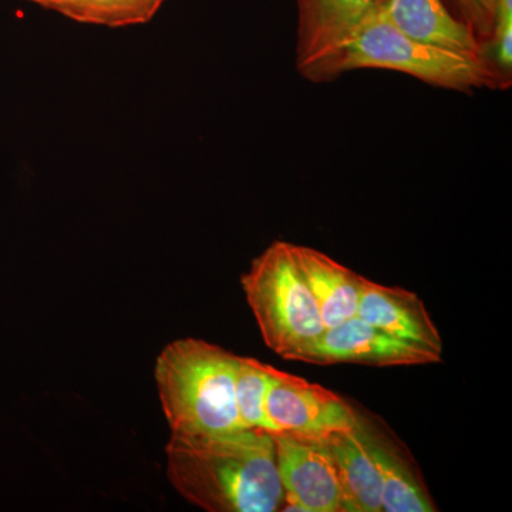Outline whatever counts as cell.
Wrapping results in <instances>:
<instances>
[{"label": "cell", "mask_w": 512, "mask_h": 512, "mask_svg": "<svg viewBox=\"0 0 512 512\" xmlns=\"http://www.w3.org/2000/svg\"><path fill=\"white\" fill-rule=\"evenodd\" d=\"M167 476L208 512H274L284 504L274 436L264 429L180 436L165 447Z\"/></svg>", "instance_id": "obj_1"}, {"label": "cell", "mask_w": 512, "mask_h": 512, "mask_svg": "<svg viewBox=\"0 0 512 512\" xmlns=\"http://www.w3.org/2000/svg\"><path fill=\"white\" fill-rule=\"evenodd\" d=\"M356 69L392 70L421 82L451 90L498 89L503 76L487 57L460 55L417 42L404 35L375 10L325 59L302 74L312 82L335 79Z\"/></svg>", "instance_id": "obj_2"}, {"label": "cell", "mask_w": 512, "mask_h": 512, "mask_svg": "<svg viewBox=\"0 0 512 512\" xmlns=\"http://www.w3.org/2000/svg\"><path fill=\"white\" fill-rule=\"evenodd\" d=\"M237 362L234 353L201 339H178L165 346L154 376L171 434L244 429L235 403Z\"/></svg>", "instance_id": "obj_3"}, {"label": "cell", "mask_w": 512, "mask_h": 512, "mask_svg": "<svg viewBox=\"0 0 512 512\" xmlns=\"http://www.w3.org/2000/svg\"><path fill=\"white\" fill-rule=\"evenodd\" d=\"M241 284L265 345L282 359L289 360L325 332L318 303L296 268L288 242L265 249L242 275Z\"/></svg>", "instance_id": "obj_4"}, {"label": "cell", "mask_w": 512, "mask_h": 512, "mask_svg": "<svg viewBox=\"0 0 512 512\" xmlns=\"http://www.w3.org/2000/svg\"><path fill=\"white\" fill-rule=\"evenodd\" d=\"M264 414L269 433L311 441L353 430L362 420L338 394L275 367L265 394Z\"/></svg>", "instance_id": "obj_5"}, {"label": "cell", "mask_w": 512, "mask_h": 512, "mask_svg": "<svg viewBox=\"0 0 512 512\" xmlns=\"http://www.w3.org/2000/svg\"><path fill=\"white\" fill-rule=\"evenodd\" d=\"M289 360L336 365L355 363L367 366H419L441 362V355L416 343L396 338L353 316L326 328L308 348L293 353Z\"/></svg>", "instance_id": "obj_6"}, {"label": "cell", "mask_w": 512, "mask_h": 512, "mask_svg": "<svg viewBox=\"0 0 512 512\" xmlns=\"http://www.w3.org/2000/svg\"><path fill=\"white\" fill-rule=\"evenodd\" d=\"M272 436L285 493L281 511L349 512L335 463L320 441Z\"/></svg>", "instance_id": "obj_7"}, {"label": "cell", "mask_w": 512, "mask_h": 512, "mask_svg": "<svg viewBox=\"0 0 512 512\" xmlns=\"http://www.w3.org/2000/svg\"><path fill=\"white\" fill-rule=\"evenodd\" d=\"M379 0H296L299 72L325 59L369 16Z\"/></svg>", "instance_id": "obj_8"}, {"label": "cell", "mask_w": 512, "mask_h": 512, "mask_svg": "<svg viewBox=\"0 0 512 512\" xmlns=\"http://www.w3.org/2000/svg\"><path fill=\"white\" fill-rule=\"evenodd\" d=\"M357 316L389 335L443 353V340L419 296L407 289L363 279Z\"/></svg>", "instance_id": "obj_9"}, {"label": "cell", "mask_w": 512, "mask_h": 512, "mask_svg": "<svg viewBox=\"0 0 512 512\" xmlns=\"http://www.w3.org/2000/svg\"><path fill=\"white\" fill-rule=\"evenodd\" d=\"M373 10L417 42L485 57L481 40L463 20L454 18L441 0H379Z\"/></svg>", "instance_id": "obj_10"}, {"label": "cell", "mask_w": 512, "mask_h": 512, "mask_svg": "<svg viewBox=\"0 0 512 512\" xmlns=\"http://www.w3.org/2000/svg\"><path fill=\"white\" fill-rule=\"evenodd\" d=\"M291 254L318 303L325 328H332L357 315L365 276L313 248L291 244Z\"/></svg>", "instance_id": "obj_11"}, {"label": "cell", "mask_w": 512, "mask_h": 512, "mask_svg": "<svg viewBox=\"0 0 512 512\" xmlns=\"http://www.w3.org/2000/svg\"><path fill=\"white\" fill-rule=\"evenodd\" d=\"M320 443L335 463L349 512L382 511V481L363 433L362 420L355 429L336 431Z\"/></svg>", "instance_id": "obj_12"}, {"label": "cell", "mask_w": 512, "mask_h": 512, "mask_svg": "<svg viewBox=\"0 0 512 512\" xmlns=\"http://www.w3.org/2000/svg\"><path fill=\"white\" fill-rule=\"evenodd\" d=\"M363 433L372 451L382 481V511L436 512L439 508L431 500L419 476L399 448L386 437L370 431L362 420Z\"/></svg>", "instance_id": "obj_13"}, {"label": "cell", "mask_w": 512, "mask_h": 512, "mask_svg": "<svg viewBox=\"0 0 512 512\" xmlns=\"http://www.w3.org/2000/svg\"><path fill=\"white\" fill-rule=\"evenodd\" d=\"M86 25L127 28L153 20L165 0H25Z\"/></svg>", "instance_id": "obj_14"}, {"label": "cell", "mask_w": 512, "mask_h": 512, "mask_svg": "<svg viewBox=\"0 0 512 512\" xmlns=\"http://www.w3.org/2000/svg\"><path fill=\"white\" fill-rule=\"evenodd\" d=\"M272 379V366L252 357L238 356L235 370V403L244 429L268 431L264 414L266 390Z\"/></svg>", "instance_id": "obj_15"}, {"label": "cell", "mask_w": 512, "mask_h": 512, "mask_svg": "<svg viewBox=\"0 0 512 512\" xmlns=\"http://www.w3.org/2000/svg\"><path fill=\"white\" fill-rule=\"evenodd\" d=\"M463 22L480 40H490L494 32L498 0H454Z\"/></svg>", "instance_id": "obj_16"}]
</instances>
